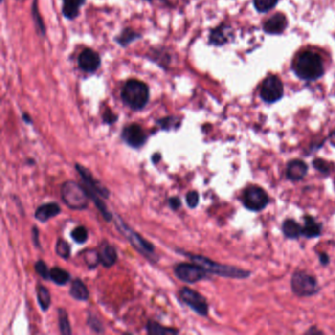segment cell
I'll return each mask as SVG.
<instances>
[{
    "instance_id": "32",
    "label": "cell",
    "mask_w": 335,
    "mask_h": 335,
    "mask_svg": "<svg viewBox=\"0 0 335 335\" xmlns=\"http://www.w3.org/2000/svg\"><path fill=\"white\" fill-rule=\"evenodd\" d=\"M38 3H37V0H35L34 1V4H33V7H32V16L35 20V24H36V27L38 29V32L39 34L41 33L43 36L45 35V27L44 25V22H43V19L39 13V10H38Z\"/></svg>"
},
{
    "instance_id": "10",
    "label": "cell",
    "mask_w": 335,
    "mask_h": 335,
    "mask_svg": "<svg viewBox=\"0 0 335 335\" xmlns=\"http://www.w3.org/2000/svg\"><path fill=\"white\" fill-rule=\"evenodd\" d=\"M180 299L189 306L199 315L206 316L208 313V304L206 299L199 292L184 287L179 292Z\"/></svg>"
},
{
    "instance_id": "2",
    "label": "cell",
    "mask_w": 335,
    "mask_h": 335,
    "mask_svg": "<svg viewBox=\"0 0 335 335\" xmlns=\"http://www.w3.org/2000/svg\"><path fill=\"white\" fill-rule=\"evenodd\" d=\"M187 256L197 265L201 266L203 269L207 271V273H211L220 277L225 278H233V279H247L252 275V272L247 269H243L237 267L222 265L211 261L208 258L200 255H192L187 254Z\"/></svg>"
},
{
    "instance_id": "29",
    "label": "cell",
    "mask_w": 335,
    "mask_h": 335,
    "mask_svg": "<svg viewBox=\"0 0 335 335\" xmlns=\"http://www.w3.org/2000/svg\"><path fill=\"white\" fill-rule=\"evenodd\" d=\"M156 123L161 127V129L169 131V130L178 129L179 126L181 125V120L179 117L168 116V117H164V118L158 120Z\"/></svg>"
},
{
    "instance_id": "1",
    "label": "cell",
    "mask_w": 335,
    "mask_h": 335,
    "mask_svg": "<svg viewBox=\"0 0 335 335\" xmlns=\"http://www.w3.org/2000/svg\"><path fill=\"white\" fill-rule=\"evenodd\" d=\"M293 70L302 80H317L324 73L322 58L313 51L305 50L297 56L293 64Z\"/></svg>"
},
{
    "instance_id": "41",
    "label": "cell",
    "mask_w": 335,
    "mask_h": 335,
    "mask_svg": "<svg viewBox=\"0 0 335 335\" xmlns=\"http://www.w3.org/2000/svg\"><path fill=\"white\" fill-rule=\"evenodd\" d=\"M168 203H169V206H170L172 209H174V210L178 209V208L181 206V204H182V203H181V201H180V199H179L178 197H172V198H170Z\"/></svg>"
},
{
    "instance_id": "14",
    "label": "cell",
    "mask_w": 335,
    "mask_h": 335,
    "mask_svg": "<svg viewBox=\"0 0 335 335\" xmlns=\"http://www.w3.org/2000/svg\"><path fill=\"white\" fill-rule=\"evenodd\" d=\"M309 172V165L302 159H291L286 164L285 176L292 182L302 181Z\"/></svg>"
},
{
    "instance_id": "16",
    "label": "cell",
    "mask_w": 335,
    "mask_h": 335,
    "mask_svg": "<svg viewBox=\"0 0 335 335\" xmlns=\"http://www.w3.org/2000/svg\"><path fill=\"white\" fill-rule=\"evenodd\" d=\"M287 27L286 17L281 13H276L270 17L265 24L264 30L270 35H279L284 32Z\"/></svg>"
},
{
    "instance_id": "15",
    "label": "cell",
    "mask_w": 335,
    "mask_h": 335,
    "mask_svg": "<svg viewBox=\"0 0 335 335\" xmlns=\"http://www.w3.org/2000/svg\"><path fill=\"white\" fill-rule=\"evenodd\" d=\"M304 225H303V236L307 239L317 238L321 235L322 232V223L315 220L313 215L306 214L303 217Z\"/></svg>"
},
{
    "instance_id": "35",
    "label": "cell",
    "mask_w": 335,
    "mask_h": 335,
    "mask_svg": "<svg viewBox=\"0 0 335 335\" xmlns=\"http://www.w3.org/2000/svg\"><path fill=\"white\" fill-rule=\"evenodd\" d=\"M35 269H36V272L44 279L47 280V279H50V270L48 269L46 264L40 260L36 263L35 265Z\"/></svg>"
},
{
    "instance_id": "6",
    "label": "cell",
    "mask_w": 335,
    "mask_h": 335,
    "mask_svg": "<svg viewBox=\"0 0 335 335\" xmlns=\"http://www.w3.org/2000/svg\"><path fill=\"white\" fill-rule=\"evenodd\" d=\"M292 292L298 297H312L320 291L316 277L304 270H297L291 277Z\"/></svg>"
},
{
    "instance_id": "33",
    "label": "cell",
    "mask_w": 335,
    "mask_h": 335,
    "mask_svg": "<svg viewBox=\"0 0 335 335\" xmlns=\"http://www.w3.org/2000/svg\"><path fill=\"white\" fill-rule=\"evenodd\" d=\"M71 237L76 243L84 244L89 238L88 230L84 226H78L71 232Z\"/></svg>"
},
{
    "instance_id": "19",
    "label": "cell",
    "mask_w": 335,
    "mask_h": 335,
    "mask_svg": "<svg viewBox=\"0 0 335 335\" xmlns=\"http://www.w3.org/2000/svg\"><path fill=\"white\" fill-rule=\"evenodd\" d=\"M281 229L283 235L289 240H298L303 236V227L292 218H286L283 221Z\"/></svg>"
},
{
    "instance_id": "39",
    "label": "cell",
    "mask_w": 335,
    "mask_h": 335,
    "mask_svg": "<svg viewBox=\"0 0 335 335\" xmlns=\"http://www.w3.org/2000/svg\"><path fill=\"white\" fill-rule=\"evenodd\" d=\"M32 240H33L36 248H38V249L42 248V245L40 242V231H39L37 226H34L32 228Z\"/></svg>"
},
{
    "instance_id": "4",
    "label": "cell",
    "mask_w": 335,
    "mask_h": 335,
    "mask_svg": "<svg viewBox=\"0 0 335 335\" xmlns=\"http://www.w3.org/2000/svg\"><path fill=\"white\" fill-rule=\"evenodd\" d=\"M61 198L71 209L83 210L89 206V195L85 187L74 181H66L61 186Z\"/></svg>"
},
{
    "instance_id": "9",
    "label": "cell",
    "mask_w": 335,
    "mask_h": 335,
    "mask_svg": "<svg viewBox=\"0 0 335 335\" xmlns=\"http://www.w3.org/2000/svg\"><path fill=\"white\" fill-rule=\"evenodd\" d=\"M174 273L181 281L191 284L207 278V271L197 264H179L174 268Z\"/></svg>"
},
{
    "instance_id": "45",
    "label": "cell",
    "mask_w": 335,
    "mask_h": 335,
    "mask_svg": "<svg viewBox=\"0 0 335 335\" xmlns=\"http://www.w3.org/2000/svg\"><path fill=\"white\" fill-rule=\"evenodd\" d=\"M148 1H150V2H154V1H160V2H162V3H165V4H170V3H172L173 0H148Z\"/></svg>"
},
{
    "instance_id": "43",
    "label": "cell",
    "mask_w": 335,
    "mask_h": 335,
    "mask_svg": "<svg viewBox=\"0 0 335 335\" xmlns=\"http://www.w3.org/2000/svg\"><path fill=\"white\" fill-rule=\"evenodd\" d=\"M160 159H161L160 154H155V155L153 156V157H152V160H153L154 163H157Z\"/></svg>"
},
{
    "instance_id": "8",
    "label": "cell",
    "mask_w": 335,
    "mask_h": 335,
    "mask_svg": "<svg viewBox=\"0 0 335 335\" xmlns=\"http://www.w3.org/2000/svg\"><path fill=\"white\" fill-rule=\"evenodd\" d=\"M284 93V88L281 80L270 75L265 79L261 89V97L267 103H274L281 99Z\"/></svg>"
},
{
    "instance_id": "42",
    "label": "cell",
    "mask_w": 335,
    "mask_h": 335,
    "mask_svg": "<svg viewBox=\"0 0 335 335\" xmlns=\"http://www.w3.org/2000/svg\"><path fill=\"white\" fill-rule=\"evenodd\" d=\"M313 333H323V332L317 329L316 327H311L308 331H306V334H313Z\"/></svg>"
},
{
    "instance_id": "26",
    "label": "cell",
    "mask_w": 335,
    "mask_h": 335,
    "mask_svg": "<svg viewBox=\"0 0 335 335\" xmlns=\"http://www.w3.org/2000/svg\"><path fill=\"white\" fill-rule=\"evenodd\" d=\"M38 302L41 309L45 312L49 309L51 304V297L49 291L43 285L38 287Z\"/></svg>"
},
{
    "instance_id": "31",
    "label": "cell",
    "mask_w": 335,
    "mask_h": 335,
    "mask_svg": "<svg viewBox=\"0 0 335 335\" xmlns=\"http://www.w3.org/2000/svg\"><path fill=\"white\" fill-rule=\"evenodd\" d=\"M277 2L278 0H254L256 9L261 13L269 11L277 4Z\"/></svg>"
},
{
    "instance_id": "23",
    "label": "cell",
    "mask_w": 335,
    "mask_h": 335,
    "mask_svg": "<svg viewBox=\"0 0 335 335\" xmlns=\"http://www.w3.org/2000/svg\"><path fill=\"white\" fill-rule=\"evenodd\" d=\"M147 332L151 335H164V334L166 335V334H178L179 333V331L174 328L164 327L160 325L158 322L153 321V320H150L148 322Z\"/></svg>"
},
{
    "instance_id": "27",
    "label": "cell",
    "mask_w": 335,
    "mask_h": 335,
    "mask_svg": "<svg viewBox=\"0 0 335 335\" xmlns=\"http://www.w3.org/2000/svg\"><path fill=\"white\" fill-rule=\"evenodd\" d=\"M312 164H313V167L316 171L321 173L323 176H329L332 172V164L323 158H320V157L314 158L312 161Z\"/></svg>"
},
{
    "instance_id": "17",
    "label": "cell",
    "mask_w": 335,
    "mask_h": 335,
    "mask_svg": "<svg viewBox=\"0 0 335 335\" xmlns=\"http://www.w3.org/2000/svg\"><path fill=\"white\" fill-rule=\"evenodd\" d=\"M232 29L228 26L221 25L210 32L209 43L213 45H223L232 39Z\"/></svg>"
},
{
    "instance_id": "7",
    "label": "cell",
    "mask_w": 335,
    "mask_h": 335,
    "mask_svg": "<svg viewBox=\"0 0 335 335\" xmlns=\"http://www.w3.org/2000/svg\"><path fill=\"white\" fill-rule=\"evenodd\" d=\"M269 201L267 191L258 185H250L243 192V205L250 211L264 210L268 205Z\"/></svg>"
},
{
    "instance_id": "34",
    "label": "cell",
    "mask_w": 335,
    "mask_h": 335,
    "mask_svg": "<svg viewBox=\"0 0 335 335\" xmlns=\"http://www.w3.org/2000/svg\"><path fill=\"white\" fill-rule=\"evenodd\" d=\"M85 262L87 264V266L89 268H94L97 267V264L100 263L99 262V256H98V252L94 251V250H89L87 251L86 255H85Z\"/></svg>"
},
{
    "instance_id": "46",
    "label": "cell",
    "mask_w": 335,
    "mask_h": 335,
    "mask_svg": "<svg viewBox=\"0 0 335 335\" xmlns=\"http://www.w3.org/2000/svg\"><path fill=\"white\" fill-rule=\"evenodd\" d=\"M330 140H331V144L333 146H335V128L333 129V131L330 134Z\"/></svg>"
},
{
    "instance_id": "25",
    "label": "cell",
    "mask_w": 335,
    "mask_h": 335,
    "mask_svg": "<svg viewBox=\"0 0 335 335\" xmlns=\"http://www.w3.org/2000/svg\"><path fill=\"white\" fill-rule=\"evenodd\" d=\"M139 38H141V35L136 33L134 30H132V29H125L116 38V42L121 46H127V45H129L131 43L135 42Z\"/></svg>"
},
{
    "instance_id": "18",
    "label": "cell",
    "mask_w": 335,
    "mask_h": 335,
    "mask_svg": "<svg viewBox=\"0 0 335 335\" xmlns=\"http://www.w3.org/2000/svg\"><path fill=\"white\" fill-rule=\"evenodd\" d=\"M61 212V208L56 202H48L40 205L35 213L37 220L41 222H46L50 218L58 215Z\"/></svg>"
},
{
    "instance_id": "24",
    "label": "cell",
    "mask_w": 335,
    "mask_h": 335,
    "mask_svg": "<svg viewBox=\"0 0 335 335\" xmlns=\"http://www.w3.org/2000/svg\"><path fill=\"white\" fill-rule=\"evenodd\" d=\"M50 279L55 284L62 286V285L67 284L70 281L71 276L66 270L60 268H53L50 269Z\"/></svg>"
},
{
    "instance_id": "40",
    "label": "cell",
    "mask_w": 335,
    "mask_h": 335,
    "mask_svg": "<svg viewBox=\"0 0 335 335\" xmlns=\"http://www.w3.org/2000/svg\"><path fill=\"white\" fill-rule=\"evenodd\" d=\"M318 260H319V263L321 266L323 267H327L330 263V258L328 256L327 253L325 252H321V253H318Z\"/></svg>"
},
{
    "instance_id": "21",
    "label": "cell",
    "mask_w": 335,
    "mask_h": 335,
    "mask_svg": "<svg viewBox=\"0 0 335 335\" xmlns=\"http://www.w3.org/2000/svg\"><path fill=\"white\" fill-rule=\"evenodd\" d=\"M85 2L86 0H63V15L69 20L75 19L78 17L80 8L85 4Z\"/></svg>"
},
{
    "instance_id": "28",
    "label": "cell",
    "mask_w": 335,
    "mask_h": 335,
    "mask_svg": "<svg viewBox=\"0 0 335 335\" xmlns=\"http://www.w3.org/2000/svg\"><path fill=\"white\" fill-rule=\"evenodd\" d=\"M58 318H59V328L60 332L63 335H70L72 334L71 325L68 319V314L65 310L59 309L58 310Z\"/></svg>"
},
{
    "instance_id": "38",
    "label": "cell",
    "mask_w": 335,
    "mask_h": 335,
    "mask_svg": "<svg viewBox=\"0 0 335 335\" xmlns=\"http://www.w3.org/2000/svg\"><path fill=\"white\" fill-rule=\"evenodd\" d=\"M117 119H118L117 115L114 114L112 112V110H110V109H107L106 111H104V113L102 115V120L106 124H113L114 122H116Z\"/></svg>"
},
{
    "instance_id": "11",
    "label": "cell",
    "mask_w": 335,
    "mask_h": 335,
    "mask_svg": "<svg viewBox=\"0 0 335 335\" xmlns=\"http://www.w3.org/2000/svg\"><path fill=\"white\" fill-rule=\"evenodd\" d=\"M121 138L129 147L133 149L142 148L148 140L147 134L138 124H131L126 126L122 131Z\"/></svg>"
},
{
    "instance_id": "3",
    "label": "cell",
    "mask_w": 335,
    "mask_h": 335,
    "mask_svg": "<svg viewBox=\"0 0 335 335\" xmlns=\"http://www.w3.org/2000/svg\"><path fill=\"white\" fill-rule=\"evenodd\" d=\"M123 102L133 110L143 109L150 98L149 87L137 79H131L126 82L121 90Z\"/></svg>"
},
{
    "instance_id": "36",
    "label": "cell",
    "mask_w": 335,
    "mask_h": 335,
    "mask_svg": "<svg viewBox=\"0 0 335 335\" xmlns=\"http://www.w3.org/2000/svg\"><path fill=\"white\" fill-rule=\"evenodd\" d=\"M88 324L90 326V328L97 332V333H101V332H104V328H103V325L102 323L99 321V319L92 315L91 313H89V316H88Z\"/></svg>"
},
{
    "instance_id": "22",
    "label": "cell",
    "mask_w": 335,
    "mask_h": 335,
    "mask_svg": "<svg viewBox=\"0 0 335 335\" xmlns=\"http://www.w3.org/2000/svg\"><path fill=\"white\" fill-rule=\"evenodd\" d=\"M69 293L72 296V298L78 301H87L89 297V292L87 286L79 278H76L72 281Z\"/></svg>"
},
{
    "instance_id": "44",
    "label": "cell",
    "mask_w": 335,
    "mask_h": 335,
    "mask_svg": "<svg viewBox=\"0 0 335 335\" xmlns=\"http://www.w3.org/2000/svg\"><path fill=\"white\" fill-rule=\"evenodd\" d=\"M23 120H24L26 123H28V124H32V123H33L31 117H30L28 114H26V113L23 114Z\"/></svg>"
},
{
    "instance_id": "20",
    "label": "cell",
    "mask_w": 335,
    "mask_h": 335,
    "mask_svg": "<svg viewBox=\"0 0 335 335\" xmlns=\"http://www.w3.org/2000/svg\"><path fill=\"white\" fill-rule=\"evenodd\" d=\"M98 256H99V262L104 268L112 267L117 261L116 250L114 249V247H112L107 243H103V245H101L98 251Z\"/></svg>"
},
{
    "instance_id": "5",
    "label": "cell",
    "mask_w": 335,
    "mask_h": 335,
    "mask_svg": "<svg viewBox=\"0 0 335 335\" xmlns=\"http://www.w3.org/2000/svg\"><path fill=\"white\" fill-rule=\"evenodd\" d=\"M114 220H115V225H116L117 229L132 244V246L138 252H140L146 258H148L150 261L156 262L154 260V258H156L155 246L152 243H150L149 241H147L146 239H144L141 235H139L131 227H129V225L123 221V219L120 216L116 215Z\"/></svg>"
},
{
    "instance_id": "37",
    "label": "cell",
    "mask_w": 335,
    "mask_h": 335,
    "mask_svg": "<svg viewBox=\"0 0 335 335\" xmlns=\"http://www.w3.org/2000/svg\"><path fill=\"white\" fill-rule=\"evenodd\" d=\"M200 201V195L197 191H191L186 195V202L190 208H196Z\"/></svg>"
},
{
    "instance_id": "12",
    "label": "cell",
    "mask_w": 335,
    "mask_h": 335,
    "mask_svg": "<svg viewBox=\"0 0 335 335\" xmlns=\"http://www.w3.org/2000/svg\"><path fill=\"white\" fill-rule=\"evenodd\" d=\"M76 169L78 173L81 175L85 183V188L88 192L95 193L104 199H108L109 191L103 185H101L95 178H93V176L89 171V169L85 168L84 166L80 164H76Z\"/></svg>"
},
{
    "instance_id": "30",
    "label": "cell",
    "mask_w": 335,
    "mask_h": 335,
    "mask_svg": "<svg viewBox=\"0 0 335 335\" xmlns=\"http://www.w3.org/2000/svg\"><path fill=\"white\" fill-rule=\"evenodd\" d=\"M55 252L56 254L61 257L64 260L69 259L70 255H71V250H70V246L67 243V241L63 240V239H58L55 245Z\"/></svg>"
},
{
    "instance_id": "13",
    "label": "cell",
    "mask_w": 335,
    "mask_h": 335,
    "mask_svg": "<svg viewBox=\"0 0 335 335\" xmlns=\"http://www.w3.org/2000/svg\"><path fill=\"white\" fill-rule=\"evenodd\" d=\"M100 63L101 60L98 53L90 48L83 50L78 58L79 67L86 73H94L99 68Z\"/></svg>"
}]
</instances>
